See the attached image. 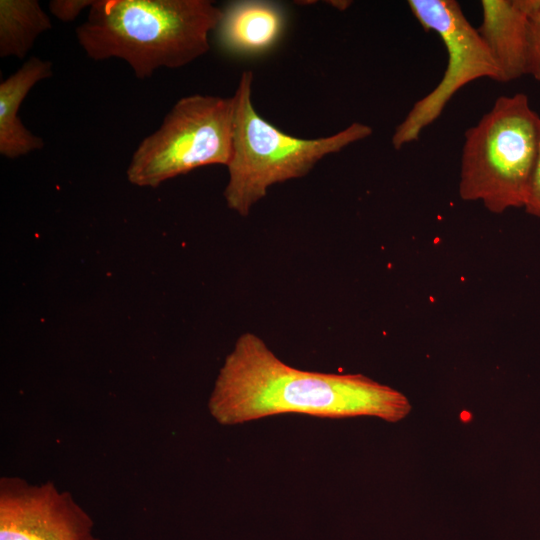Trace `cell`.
Segmentation results:
<instances>
[{
  "label": "cell",
  "mask_w": 540,
  "mask_h": 540,
  "mask_svg": "<svg viewBox=\"0 0 540 540\" xmlns=\"http://www.w3.org/2000/svg\"><path fill=\"white\" fill-rule=\"evenodd\" d=\"M208 407L222 425L283 413L331 419L373 416L397 422L411 410L401 392L362 374L291 367L253 333L242 334L226 357Z\"/></svg>",
  "instance_id": "cell-1"
},
{
  "label": "cell",
  "mask_w": 540,
  "mask_h": 540,
  "mask_svg": "<svg viewBox=\"0 0 540 540\" xmlns=\"http://www.w3.org/2000/svg\"><path fill=\"white\" fill-rule=\"evenodd\" d=\"M221 15L211 0H95L75 35L90 59H121L146 79L205 55Z\"/></svg>",
  "instance_id": "cell-2"
},
{
  "label": "cell",
  "mask_w": 540,
  "mask_h": 540,
  "mask_svg": "<svg viewBox=\"0 0 540 540\" xmlns=\"http://www.w3.org/2000/svg\"><path fill=\"white\" fill-rule=\"evenodd\" d=\"M253 73L244 71L234 98L232 153L224 189L227 206L242 216L277 183L300 178L329 154L363 140L372 128L354 122L345 129L316 139L281 131L256 111L252 102Z\"/></svg>",
  "instance_id": "cell-3"
},
{
  "label": "cell",
  "mask_w": 540,
  "mask_h": 540,
  "mask_svg": "<svg viewBox=\"0 0 540 540\" xmlns=\"http://www.w3.org/2000/svg\"><path fill=\"white\" fill-rule=\"evenodd\" d=\"M540 117L524 93L501 96L465 132L459 193L492 213L524 207L538 155Z\"/></svg>",
  "instance_id": "cell-4"
},
{
  "label": "cell",
  "mask_w": 540,
  "mask_h": 540,
  "mask_svg": "<svg viewBox=\"0 0 540 540\" xmlns=\"http://www.w3.org/2000/svg\"><path fill=\"white\" fill-rule=\"evenodd\" d=\"M233 122V96L193 94L180 98L132 153L126 170L128 181L156 188L199 167L227 166Z\"/></svg>",
  "instance_id": "cell-5"
},
{
  "label": "cell",
  "mask_w": 540,
  "mask_h": 540,
  "mask_svg": "<svg viewBox=\"0 0 540 540\" xmlns=\"http://www.w3.org/2000/svg\"><path fill=\"white\" fill-rule=\"evenodd\" d=\"M408 6L424 30L439 35L448 59L435 88L418 100L391 138L395 149L418 140L421 132L443 112L451 98L468 83L490 78L500 82V72L489 49L454 0H409Z\"/></svg>",
  "instance_id": "cell-6"
},
{
  "label": "cell",
  "mask_w": 540,
  "mask_h": 540,
  "mask_svg": "<svg viewBox=\"0 0 540 540\" xmlns=\"http://www.w3.org/2000/svg\"><path fill=\"white\" fill-rule=\"evenodd\" d=\"M0 540H98L93 521L53 482L33 485L22 478L0 480Z\"/></svg>",
  "instance_id": "cell-7"
},
{
  "label": "cell",
  "mask_w": 540,
  "mask_h": 540,
  "mask_svg": "<svg viewBox=\"0 0 540 540\" xmlns=\"http://www.w3.org/2000/svg\"><path fill=\"white\" fill-rule=\"evenodd\" d=\"M221 10L216 42L231 56L263 55L278 44L286 29V11L275 1L236 0Z\"/></svg>",
  "instance_id": "cell-8"
},
{
  "label": "cell",
  "mask_w": 540,
  "mask_h": 540,
  "mask_svg": "<svg viewBox=\"0 0 540 540\" xmlns=\"http://www.w3.org/2000/svg\"><path fill=\"white\" fill-rule=\"evenodd\" d=\"M532 0H482L477 29L500 72V82L527 74L528 27Z\"/></svg>",
  "instance_id": "cell-9"
},
{
  "label": "cell",
  "mask_w": 540,
  "mask_h": 540,
  "mask_svg": "<svg viewBox=\"0 0 540 540\" xmlns=\"http://www.w3.org/2000/svg\"><path fill=\"white\" fill-rule=\"evenodd\" d=\"M53 75V64L32 56L0 83V154L9 159L41 150L44 140L22 123L18 112L30 90Z\"/></svg>",
  "instance_id": "cell-10"
},
{
  "label": "cell",
  "mask_w": 540,
  "mask_h": 540,
  "mask_svg": "<svg viewBox=\"0 0 540 540\" xmlns=\"http://www.w3.org/2000/svg\"><path fill=\"white\" fill-rule=\"evenodd\" d=\"M52 29L37 0H0V57L23 59L42 33Z\"/></svg>",
  "instance_id": "cell-11"
},
{
  "label": "cell",
  "mask_w": 540,
  "mask_h": 540,
  "mask_svg": "<svg viewBox=\"0 0 540 540\" xmlns=\"http://www.w3.org/2000/svg\"><path fill=\"white\" fill-rule=\"evenodd\" d=\"M527 74L540 81V0H532L529 15Z\"/></svg>",
  "instance_id": "cell-12"
},
{
  "label": "cell",
  "mask_w": 540,
  "mask_h": 540,
  "mask_svg": "<svg viewBox=\"0 0 540 540\" xmlns=\"http://www.w3.org/2000/svg\"><path fill=\"white\" fill-rule=\"evenodd\" d=\"M95 0H52L48 4L52 16L62 22L74 21L84 9H90Z\"/></svg>",
  "instance_id": "cell-13"
},
{
  "label": "cell",
  "mask_w": 540,
  "mask_h": 540,
  "mask_svg": "<svg viewBox=\"0 0 540 540\" xmlns=\"http://www.w3.org/2000/svg\"><path fill=\"white\" fill-rule=\"evenodd\" d=\"M524 208L527 213L540 218V141Z\"/></svg>",
  "instance_id": "cell-14"
},
{
  "label": "cell",
  "mask_w": 540,
  "mask_h": 540,
  "mask_svg": "<svg viewBox=\"0 0 540 540\" xmlns=\"http://www.w3.org/2000/svg\"><path fill=\"white\" fill-rule=\"evenodd\" d=\"M326 3L340 11H344L351 5L352 2L345 1V0H333V1H326Z\"/></svg>",
  "instance_id": "cell-15"
}]
</instances>
